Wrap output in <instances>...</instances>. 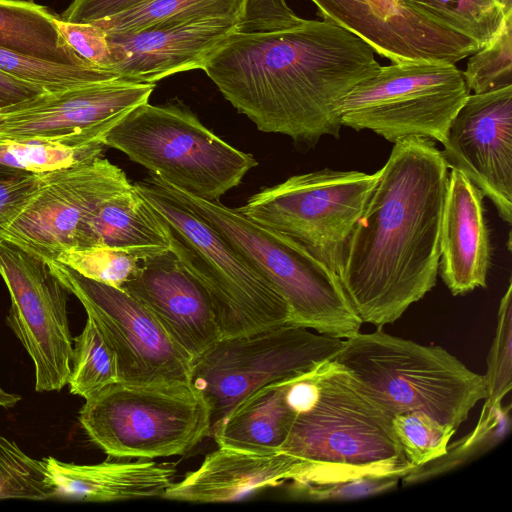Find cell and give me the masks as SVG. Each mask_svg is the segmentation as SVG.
<instances>
[{
  "label": "cell",
  "mask_w": 512,
  "mask_h": 512,
  "mask_svg": "<svg viewBox=\"0 0 512 512\" xmlns=\"http://www.w3.org/2000/svg\"><path fill=\"white\" fill-rule=\"evenodd\" d=\"M56 497L44 460L27 455L0 435V499L47 500Z\"/></svg>",
  "instance_id": "1f68e13d"
},
{
  "label": "cell",
  "mask_w": 512,
  "mask_h": 512,
  "mask_svg": "<svg viewBox=\"0 0 512 512\" xmlns=\"http://www.w3.org/2000/svg\"><path fill=\"white\" fill-rule=\"evenodd\" d=\"M470 95L463 71L449 62L381 66L338 104L341 125L369 129L393 144L409 137L440 143Z\"/></svg>",
  "instance_id": "9c48e42d"
},
{
  "label": "cell",
  "mask_w": 512,
  "mask_h": 512,
  "mask_svg": "<svg viewBox=\"0 0 512 512\" xmlns=\"http://www.w3.org/2000/svg\"><path fill=\"white\" fill-rule=\"evenodd\" d=\"M441 156L512 222V86L470 94L453 118Z\"/></svg>",
  "instance_id": "2e32d148"
},
{
  "label": "cell",
  "mask_w": 512,
  "mask_h": 512,
  "mask_svg": "<svg viewBox=\"0 0 512 512\" xmlns=\"http://www.w3.org/2000/svg\"><path fill=\"white\" fill-rule=\"evenodd\" d=\"M447 178L434 140L394 143L337 270L363 323H394L435 286Z\"/></svg>",
  "instance_id": "7a4b0ae2"
},
{
  "label": "cell",
  "mask_w": 512,
  "mask_h": 512,
  "mask_svg": "<svg viewBox=\"0 0 512 512\" xmlns=\"http://www.w3.org/2000/svg\"><path fill=\"white\" fill-rule=\"evenodd\" d=\"M324 20L353 33L392 63L449 62L466 58L478 45L444 30L398 0H310Z\"/></svg>",
  "instance_id": "e0dca14e"
},
{
  "label": "cell",
  "mask_w": 512,
  "mask_h": 512,
  "mask_svg": "<svg viewBox=\"0 0 512 512\" xmlns=\"http://www.w3.org/2000/svg\"><path fill=\"white\" fill-rule=\"evenodd\" d=\"M57 17L32 1L0 0V48L55 63L92 66L66 43Z\"/></svg>",
  "instance_id": "d4e9b609"
},
{
  "label": "cell",
  "mask_w": 512,
  "mask_h": 512,
  "mask_svg": "<svg viewBox=\"0 0 512 512\" xmlns=\"http://www.w3.org/2000/svg\"><path fill=\"white\" fill-rule=\"evenodd\" d=\"M105 146L125 153L172 187L218 201L258 163L207 129L186 109L143 103L104 136Z\"/></svg>",
  "instance_id": "52a82bcc"
},
{
  "label": "cell",
  "mask_w": 512,
  "mask_h": 512,
  "mask_svg": "<svg viewBox=\"0 0 512 512\" xmlns=\"http://www.w3.org/2000/svg\"><path fill=\"white\" fill-rule=\"evenodd\" d=\"M402 475L361 473L322 480L290 481L289 494L297 500L334 502L362 499L385 493L398 486Z\"/></svg>",
  "instance_id": "d6a6232c"
},
{
  "label": "cell",
  "mask_w": 512,
  "mask_h": 512,
  "mask_svg": "<svg viewBox=\"0 0 512 512\" xmlns=\"http://www.w3.org/2000/svg\"><path fill=\"white\" fill-rule=\"evenodd\" d=\"M0 71L15 79L39 86L47 92L121 80L107 69L90 65L55 63L2 48H0Z\"/></svg>",
  "instance_id": "f546056e"
},
{
  "label": "cell",
  "mask_w": 512,
  "mask_h": 512,
  "mask_svg": "<svg viewBox=\"0 0 512 512\" xmlns=\"http://www.w3.org/2000/svg\"><path fill=\"white\" fill-rule=\"evenodd\" d=\"M46 261L109 340L119 382L190 384L194 359L141 302L121 288L88 279L56 260Z\"/></svg>",
  "instance_id": "7c38bea8"
},
{
  "label": "cell",
  "mask_w": 512,
  "mask_h": 512,
  "mask_svg": "<svg viewBox=\"0 0 512 512\" xmlns=\"http://www.w3.org/2000/svg\"><path fill=\"white\" fill-rule=\"evenodd\" d=\"M381 65L373 49L327 20L266 32L232 31L202 70L223 96L268 133L312 148L339 137L337 107Z\"/></svg>",
  "instance_id": "6da1fadb"
},
{
  "label": "cell",
  "mask_w": 512,
  "mask_h": 512,
  "mask_svg": "<svg viewBox=\"0 0 512 512\" xmlns=\"http://www.w3.org/2000/svg\"><path fill=\"white\" fill-rule=\"evenodd\" d=\"M147 1L149 0H73L60 18L73 23H93Z\"/></svg>",
  "instance_id": "ab89813d"
},
{
  "label": "cell",
  "mask_w": 512,
  "mask_h": 512,
  "mask_svg": "<svg viewBox=\"0 0 512 512\" xmlns=\"http://www.w3.org/2000/svg\"><path fill=\"white\" fill-rule=\"evenodd\" d=\"M343 342L289 324L221 338L193 360L190 384L207 400L213 425L258 388L333 359Z\"/></svg>",
  "instance_id": "8fae6325"
},
{
  "label": "cell",
  "mask_w": 512,
  "mask_h": 512,
  "mask_svg": "<svg viewBox=\"0 0 512 512\" xmlns=\"http://www.w3.org/2000/svg\"><path fill=\"white\" fill-rule=\"evenodd\" d=\"M90 245L122 249L143 260L170 249V238L133 185L105 200L86 220L77 246Z\"/></svg>",
  "instance_id": "cb8c5ba5"
},
{
  "label": "cell",
  "mask_w": 512,
  "mask_h": 512,
  "mask_svg": "<svg viewBox=\"0 0 512 512\" xmlns=\"http://www.w3.org/2000/svg\"><path fill=\"white\" fill-rule=\"evenodd\" d=\"M133 185L168 232L172 252L209 294L221 338L289 323L281 294L165 181L150 174Z\"/></svg>",
  "instance_id": "5b68a950"
},
{
  "label": "cell",
  "mask_w": 512,
  "mask_h": 512,
  "mask_svg": "<svg viewBox=\"0 0 512 512\" xmlns=\"http://www.w3.org/2000/svg\"><path fill=\"white\" fill-rule=\"evenodd\" d=\"M103 143L69 146L51 141L0 138V165L45 174L102 155Z\"/></svg>",
  "instance_id": "4dcf8cb0"
},
{
  "label": "cell",
  "mask_w": 512,
  "mask_h": 512,
  "mask_svg": "<svg viewBox=\"0 0 512 512\" xmlns=\"http://www.w3.org/2000/svg\"><path fill=\"white\" fill-rule=\"evenodd\" d=\"M55 260L88 279L117 288L137 273L141 262L128 251L105 245L71 247Z\"/></svg>",
  "instance_id": "e575fe53"
},
{
  "label": "cell",
  "mask_w": 512,
  "mask_h": 512,
  "mask_svg": "<svg viewBox=\"0 0 512 512\" xmlns=\"http://www.w3.org/2000/svg\"><path fill=\"white\" fill-rule=\"evenodd\" d=\"M310 462L282 450L253 452L218 446L200 466L166 490L163 498L196 503L236 501L303 476Z\"/></svg>",
  "instance_id": "ffe728a7"
},
{
  "label": "cell",
  "mask_w": 512,
  "mask_h": 512,
  "mask_svg": "<svg viewBox=\"0 0 512 512\" xmlns=\"http://www.w3.org/2000/svg\"><path fill=\"white\" fill-rule=\"evenodd\" d=\"M43 177L0 165V234L26 205Z\"/></svg>",
  "instance_id": "f35d334b"
},
{
  "label": "cell",
  "mask_w": 512,
  "mask_h": 512,
  "mask_svg": "<svg viewBox=\"0 0 512 512\" xmlns=\"http://www.w3.org/2000/svg\"><path fill=\"white\" fill-rule=\"evenodd\" d=\"M171 191L210 224L286 301L289 325L348 338L363 324L338 274L291 238L248 218L237 208Z\"/></svg>",
  "instance_id": "8992f818"
},
{
  "label": "cell",
  "mask_w": 512,
  "mask_h": 512,
  "mask_svg": "<svg viewBox=\"0 0 512 512\" xmlns=\"http://www.w3.org/2000/svg\"><path fill=\"white\" fill-rule=\"evenodd\" d=\"M56 24L66 43L92 66L110 70L112 56L107 33L93 23H73L57 17ZM111 71V70H110Z\"/></svg>",
  "instance_id": "74e56055"
},
{
  "label": "cell",
  "mask_w": 512,
  "mask_h": 512,
  "mask_svg": "<svg viewBox=\"0 0 512 512\" xmlns=\"http://www.w3.org/2000/svg\"><path fill=\"white\" fill-rule=\"evenodd\" d=\"M392 426L406 459L415 467L444 455L457 430L420 411L394 415Z\"/></svg>",
  "instance_id": "836d02e7"
},
{
  "label": "cell",
  "mask_w": 512,
  "mask_h": 512,
  "mask_svg": "<svg viewBox=\"0 0 512 512\" xmlns=\"http://www.w3.org/2000/svg\"><path fill=\"white\" fill-rule=\"evenodd\" d=\"M240 15L155 24L129 33H107L110 70L130 83H155L169 75L202 69L235 30Z\"/></svg>",
  "instance_id": "ac0fdd59"
},
{
  "label": "cell",
  "mask_w": 512,
  "mask_h": 512,
  "mask_svg": "<svg viewBox=\"0 0 512 512\" xmlns=\"http://www.w3.org/2000/svg\"><path fill=\"white\" fill-rule=\"evenodd\" d=\"M424 19L451 33L488 44L508 16L498 0H398Z\"/></svg>",
  "instance_id": "484cf974"
},
{
  "label": "cell",
  "mask_w": 512,
  "mask_h": 512,
  "mask_svg": "<svg viewBox=\"0 0 512 512\" xmlns=\"http://www.w3.org/2000/svg\"><path fill=\"white\" fill-rule=\"evenodd\" d=\"M510 428V405H483L474 429L457 442L448 444L441 457L413 468L401 478L402 485L417 484L460 467L497 445Z\"/></svg>",
  "instance_id": "4316f807"
},
{
  "label": "cell",
  "mask_w": 512,
  "mask_h": 512,
  "mask_svg": "<svg viewBox=\"0 0 512 512\" xmlns=\"http://www.w3.org/2000/svg\"><path fill=\"white\" fill-rule=\"evenodd\" d=\"M121 289L141 302L193 359L221 339L209 294L171 249L141 260Z\"/></svg>",
  "instance_id": "d6986e66"
},
{
  "label": "cell",
  "mask_w": 512,
  "mask_h": 512,
  "mask_svg": "<svg viewBox=\"0 0 512 512\" xmlns=\"http://www.w3.org/2000/svg\"><path fill=\"white\" fill-rule=\"evenodd\" d=\"M67 385L85 400L119 382L115 351L95 319L87 314L82 332L73 338Z\"/></svg>",
  "instance_id": "83f0119b"
},
{
  "label": "cell",
  "mask_w": 512,
  "mask_h": 512,
  "mask_svg": "<svg viewBox=\"0 0 512 512\" xmlns=\"http://www.w3.org/2000/svg\"><path fill=\"white\" fill-rule=\"evenodd\" d=\"M506 16L512 15V0H498Z\"/></svg>",
  "instance_id": "7bdbcfd3"
},
{
  "label": "cell",
  "mask_w": 512,
  "mask_h": 512,
  "mask_svg": "<svg viewBox=\"0 0 512 512\" xmlns=\"http://www.w3.org/2000/svg\"><path fill=\"white\" fill-rule=\"evenodd\" d=\"M483 376L486 389L484 405L502 402L512 388V283L503 295L497 315V328Z\"/></svg>",
  "instance_id": "8d00e7d4"
},
{
  "label": "cell",
  "mask_w": 512,
  "mask_h": 512,
  "mask_svg": "<svg viewBox=\"0 0 512 512\" xmlns=\"http://www.w3.org/2000/svg\"><path fill=\"white\" fill-rule=\"evenodd\" d=\"M79 422L115 459L184 455L210 435L211 409L191 384L114 383L86 399Z\"/></svg>",
  "instance_id": "ba28073f"
},
{
  "label": "cell",
  "mask_w": 512,
  "mask_h": 512,
  "mask_svg": "<svg viewBox=\"0 0 512 512\" xmlns=\"http://www.w3.org/2000/svg\"><path fill=\"white\" fill-rule=\"evenodd\" d=\"M0 276L10 294L6 324L30 356L37 392L60 391L71 370L70 293L47 261L0 240Z\"/></svg>",
  "instance_id": "4fadbf2b"
},
{
  "label": "cell",
  "mask_w": 512,
  "mask_h": 512,
  "mask_svg": "<svg viewBox=\"0 0 512 512\" xmlns=\"http://www.w3.org/2000/svg\"><path fill=\"white\" fill-rule=\"evenodd\" d=\"M483 194L460 171L448 173L440 233L441 277L455 295L486 287L491 249Z\"/></svg>",
  "instance_id": "44dd1931"
},
{
  "label": "cell",
  "mask_w": 512,
  "mask_h": 512,
  "mask_svg": "<svg viewBox=\"0 0 512 512\" xmlns=\"http://www.w3.org/2000/svg\"><path fill=\"white\" fill-rule=\"evenodd\" d=\"M287 396L296 416L281 450L312 466L296 480L361 473L403 477L415 468L394 432L393 416L335 360L292 377Z\"/></svg>",
  "instance_id": "3957f363"
},
{
  "label": "cell",
  "mask_w": 512,
  "mask_h": 512,
  "mask_svg": "<svg viewBox=\"0 0 512 512\" xmlns=\"http://www.w3.org/2000/svg\"><path fill=\"white\" fill-rule=\"evenodd\" d=\"M43 88L15 79L0 71V109L45 93Z\"/></svg>",
  "instance_id": "60d3db41"
},
{
  "label": "cell",
  "mask_w": 512,
  "mask_h": 512,
  "mask_svg": "<svg viewBox=\"0 0 512 512\" xmlns=\"http://www.w3.org/2000/svg\"><path fill=\"white\" fill-rule=\"evenodd\" d=\"M20 400V395L7 392L0 385V407L4 409L13 408Z\"/></svg>",
  "instance_id": "b9f144b4"
},
{
  "label": "cell",
  "mask_w": 512,
  "mask_h": 512,
  "mask_svg": "<svg viewBox=\"0 0 512 512\" xmlns=\"http://www.w3.org/2000/svg\"><path fill=\"white\" fill-rule=\"evenodd\" d=\"M245 0H149L93 22L107 33H129L165 22L211 16H242Z\"/></svg>",
  "instance_id": "f1b7e54d"
},
{
  "label": "cell",
  "mask_w": 512,
  "mask_h": 512,
  "mask_svg": "<svg viewBox=\"0 0 512 512\" xmlns=\"http://www.w3.org/2000/svg\"><path fill=\"white\" fill-rule=\"evenodd\" d=\"M290 378L258 388L215 422L210 435L217 445L253 452L281 450L296 416L287 396Z\"/></svg>",
  "instance_id": "603a6c76"
},
{
  "label": "cell",
  "mask_w": 512,
  "mask_h": 512,
  "mask_svg": "<svg viewBox=\"0 0 512 512\" xmlns=\"http://www.w3.org/2000/svg\"><path fill=\"white\" fill-rule=\"evenodd\" d=\"M333 360L392 416L420 411L457 429L486 398L483 376L450 352L381 328L345 338Z\"/></svg>",
  "instance_id": "277c9868"
},
{
  "label": "cell",
  "mask_w": 512,
  "mask_h": 512,
  "mask_svg": "<svg viewBox=\"0 0 512 512\" xmlns=\"http://www.w3.org/2000/svg\"><path fill=\"white\" fill-rule=\"evenodd\" d=\"M155 83L98 82L0 109V138L34 139L69 146L103 143L129 111L149 100Z\"/></svg>",
  "instance_id": "9a60e30c"
},
{
  "label": "cell",
  "mask_w": 512,
  "mask_h": 512,
  "mask_svg": "<svg viewBox=\"0 0 512 512\" xmlns=\"http://www.w3.org/2000/svg\"><path fill=\"white\" fill-rule=\"evenodd\" d=\"M380 170L324 169L292 176L252 195L237 208L248 218L296 241L336 273Z\"/></svg>",
  "instance_id": "30bf717a"
},
{
  "label": "cell",
  "mask_w": 512,
  "mask_h": 512,
  "mask_svg": "<svg viewBox=\"0 0 512 512\" xmlns=\"http://www.w3.org/2000/svg\"><path fill=\"white\" fill-rule=\"evenodd\" d=\"M469 56L463 75L473 94L512 86V16L488 44Z\"/></svg>",
  "instance_id": "d590c367"
},
{
  "label": "cell",
  "mask_w": 512,
  "mask_h": 512,
  "mask_svg": "<svg viewBox=\"0 0 512 512\" xmlns=\"http://www.w3.org/2000/svg\"><path fill=\"white\" fill-rule=\"evenodd\" d=\"M132 186L125 172L102 155L46 173L0 240L55 260L78 245L84 223L99 205Z\"/></svg>",
  "instance_id": "5bb4252c"
},
{
  "label": "cell",
  "mask_w": 512,
  "mask_h": 512,
  "mask_svg": "<svg viewBox=\"0 0 512 512\" xmlns=\"http://www.w3.org/2000/svg\"><path fill=\"white\" fill-rule=\"evenodd\" d=\"M56 488L55 498L111 502L161 497L173 484L176 469L149 459L106 460L75 464L43 458Z\"/></svg>",
  "instance_id": "7402d4cb"
}]
</instances>
